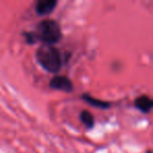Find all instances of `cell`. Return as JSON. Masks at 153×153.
Wrapping results in <instances>:
<instances>
[{
    "label": "cell",
    "mask_w": 153,
    "mask_h": 153,
    "mask_svg": "<svg viewBox=\"0 0 153 153\" xmlns=\"http://www.w3.org/2000/svg\"><path fill=\"white\" fill-rule=\"evenodd\" d=\"M35 58L39 65L51 74H58L63 65L61 53L53 45H40L36 51Z\"/></svg>",
    "instance_id": "6da1fadb"
},
{
    "label": "cell",
    "mask_w": 153,
    "mask_h": 153,
    "mask_svg": "<svg viewBox=\"0 0 153 153\" xmlns=\"http://www.w3.org/2000/svg\"><path fill=\"white\" fill-rule=\"evenodd\" d=\"M36 34L39 42L53 45L62 39V30L59 22L53 19L41 20L36 27Z\"/></svg>",
    "instance_id": "7a4b0ae2"
},
{
    "label": "cell",
    "mask_w": 153,
    "mask_h": 153,
    "mask_svg": "<svg viewBox=\"0 0 153 153\" xmlns=\"http://www.w3.org/2000/svg\"><path fill=\"white\" fill-rule=\"evenodd\" d=\"M49 88L55 90H60L65 94H70L74 91V86L71 80L66 76H53L49 81Z\"/></svg>",
    "instance_id": "3957f363"
},
{
    "label": "cell",
    "mask_w": 153,
    "mask_h": 153,
    "mask_svg": "<svg viewBox=\"0 0 153 153\" xmlns=\"http://www.w3.org/2000/svg\"><path fill=\"white\" fill-rule=\"evenodd\" d=\"M58 0H38L35 4V11L39 16H47L55 11Z\"/></svg>",
    "instance_id": "277c9868"
},
{
    "label": "cell",
    "mask_w": 153,
    "mask_h": 153,
    "mask_svg": "<svg viewBox=\"0 0 153 153\" xmlns=\"http://www.w3.org/2000/svg\"><path fill=\"white\" fill-rule=\"evenodd\" d=\"M134 107L142 113H149L153 107V101L147 94H142L134 100Z\"/></svg>",
    "instance_id": "5b68a950"
},
{
    "label": "cell",
    "mask_w": 153,
    "mask_h": 153,
    "mask_svg": "<svg viewBox=\"0 0 153 153\" xmlns=\"http://www.w3.org/2000/svg\"><path fill=\"white\" fill-rule=\"evenodd\" d=\"M81 98H82V100L85 103H87L88 105H90V106H92V107H96V108L100 109V110H107V109H109L111 107L110 102L97 99L89 94H83Z\"/></svg>",
    "instance_id": "8992f818"
},
{
    "label": "cell",
    "mask_w": 153,
    "mask_h": 153,
    "mask_svg": "<svg viewBox=\"0 0 153 153\" xmlns=\"http://www.w3.org/2000/svg\"><path fill=\"white\" fill-rule=\"evenodd\" d=\"M80 120L83 123V125L86 127V129L90 130L94 127V117L89 110H83L80 113Z\"/></svg>",
    "instance_id": "52a82bcc"
},
{
    "label": "cell",
    "mask_w": 153,
    "mask_h": 153,
    "mask_svg": "<svg viewBox=\"0 0 153 153\" xmlns=\"http://www.w3.org/2000/svg\"><path fill=\"white\" fill-rule=\"evenodd\" d=\"M22 36H23L24 40H25V43L30 45H34L36 43H38V37H37V34L35 30H30V32H23L22 33Z\"/></svg>",
    "instance_id": "ba28073f"
},
{
    "label": "cell",
    "mask_w": 153,
    "mask_h": 153,
    "mask_svg": "<svg viewBox=\"0 0 153 153\" xmlns=\"http://www.w3.org/2000/svg\"><path fill=\"white\" fill-rule=\"evenodd\" d=\"M148 153H151V151H150V150H149V152H148Z\"/></svg>",
    "instance_id": "9c48e42d"
}]
</instances>
